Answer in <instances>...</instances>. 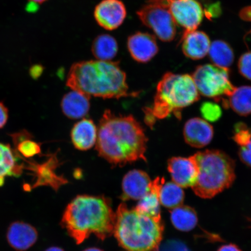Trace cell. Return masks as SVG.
<instances>
[{
	"mask_svg": "<svg viewBox=\"0 0 251 251\" xmlns=\"http://www.w3.org/2000/svg\"><path fill=\"white\" fill-rule=\"evenodd\" d=\"M158 251H190L183 243L177 241H169L159 247Z\"/></svg>",
	"mask_w": 251,
	"mask_h": 251,
	"instance_id": "4dcf8cb0",
	"label": "cell"
},
{
	"mask_svg": "<svg viewBox=\"0 0 251 251\" xmlns=\"http://www.w3.org/2000/svg\"><path fill=\"white\" fill-rule=\"evenodd\" d=\"M200 111L204 119L209 122L218 121L222 117L221 107L215 102H205L201 106Z\"/></svg>",
	"mask_w": 251,
	"mask_h": 251,
	"instance_id": "83f0119b",
	"label": "cell"
},
{
	"mask_svg": "<svg viewBox=\"0 0 251 251\" xmlns=\"http://www.w3.org/2000/svg\"><path fill=\"white\" fill-rule=\"evenodd\" d=\"M184 140L195 148H202L211 143L213 137V128L205 120L194 118L188 120L184 125Z\"/></svg>",
	"mask_w": 251,
	"mask_h": 251,
	"instance_id": "2e32d148",
	"label": "cell"
},
{
	"mask_svg": "<svg viewBox=\"0 0 251 251\" xmlns=\"http://www.w3.org/2000/svg\"><path fill=\"white\" fill-rule=\"evenodd\" d=\"M180 43L183 54L193 60H199L208 54L211 41L207 34L202 31H191L183 34Z\"/></svg>",
	"mask_w": 251,
	"mask_h": 251,
	"instance_id": "e0dca14e",
	"label": "cell"
},
{
	"mask_svg": "<svg viewBox=\"0 0 251 251\" xmlns=\"http://www.w3.org/2000/svg\"><path fill=\"white\" fill-rule=\"evenodd\" d=\"M164 225L161 218L141 214L121 203L116 212L114 234L120 246L128 251H158Z\"/></svg>",
	"mask_w": 251,
	"mask_h": 251,
	"instance_id": "277c9868",
	"label": "cell"
},
{
	"mask_svg": "<svg viewBox=\"0 0 251 251\" xmlns=\"http://www.w3.org/2000/svg\"><path fill=\"white\" fill-rule=\"evenodd\" d=\"M168 169L173 182L181 188L192 187L196 183L199 170L193 156L173 157L169 159Z\"/></svg>",
	"mask_w": 251,
	"mask_h": 251,
	"instance_id": "8fae6325",
	"label": "cell"
},
{
	"mask_svg": "<svg viewBox=\"0 0 251 251\" xmlns=\"http://www.w3.org/2000/svg\"><path fill=\"white\" fill-rule=\"evenodd\" d=\"M251 139V129L247 125L240 123L238 124L234 127V135L233 140L238 146L242 147Z\"/></svg>",
	"mask_w": 251,
	"mask_h": 251,
	"instance_id": "f1b7e54d",
	"label": "cell"
},
{
	"mask_svg": "<svg viewBox=\"0 0 251 251\" xmlns=\"http://www.w3.org/2000/svg\"><path fill=\"white\" fill-rule=\"evenodd\" d=\"M30 1L37 3V4H42V3L46 2L47 0H30Z\"/></svg>",
	"mask_w": 251,
	"mask_h": 251,
	"instance_id": "74e56055",
	"label": "cell"
},
{
	"mask_svg": "<svg viewBox=\"0 0 251 251\" xmlns=\"http://www.w3.org/2000/svg\"><path fill=\"white\" fill-rule=\"evenodd\" d=\"M21 159L29 164V166H26V169L35 174L37 180L34 187L49 186L54 190H58L62 185L68 183V180L66 178L59 176L55 173V169L59 164L55 155H51L48 160L42 164L27 161L23 158Z\"/></svg>",
	"mask_w": 251,
	"mask_h": 251,
	"instance_id": "4fadbf2b",
	"label": "cell"
},
{
	"mask_svg": "<svg viewBox=\"0 0 251 251\" xmlns=\"http://www.w3.org/2000/svg\"><path fill=\"white\" fill-rule=\"evenodd\" d=\"M240 16L243 20L251 21V7L243 8L240 12Z\"/></svg>",
	"mask_w": 251,
	"mask_h": 251,
	"instance_id": "836d02e7",
	"label": "cell"
},
{
	"mask_svg": "<svg viewBox=\"0 0 251 251\" xmlns=\"http://www.w3.org/2000/svg\"><path fill=\"white\" fill-rule=\"evenodd\" d=\"M67 86L90 97L119 99L138 94L128 92L126 75L118 62L91 60L75 63L69 71Z\"/></svg>",
	"mask_w": 251,
	"mask_h": 251,
	"instance_id": "3957f363",
	"label": "cell"
},
{
	"mask_svg": "<svg viewBox=\"0 0 251 251\" xmlns=\"http://www.w3.org/2000/svg\"><path fill=\"white\" fill-rule=\"evenodd\" d=\"M238 153L241 161L251 167V139L246 145L240 147Z\"/></svg>",
	"mask_w": 251,
	"mask_h": 251,
	"instance_id": "1f68e13d",
	"label": "cell"
},
{
	"mask_svg": "<svg viewBox=\"0 0 251 251\" xmlns=\"http://www.w3.org/2000/svg\"><path fill=\"white\" fill-rule=\"evenodd\" d=\"M91 97L73 90L66 94L62 99L61 107L67 117L72 119L83 118L90 109Z\"/></svg>",
	"mask_w": 251,
	"mask_h": 251,
	"instance_id": "d6986e66",
	"label": "cell"
},
{
	"mask_svg": "<svg viewBox=\"0 0 251 251\" xmlns=\"http://www.w3.org/2000/svg\"><path fill=\"white\" fill-rule=\"evenodd\" d=\"M117 40L108 34H102L96 37L92 46V51L97 60L111 61L118 52Z\"/></svg>",
	"mask_w": 251,
	"mask_h": 251,
	"instance_id": "7402d4cb",
	"label": "cell"
},
{
	"mask_svg": "<svg viewBox=\"0 0 251 251\" xmlns=\"http://www.w3.org/2000/svg\"><path fill=\"white\" fill-rule=\"evenodd\" d=\"M127 46L131 57L140 63L150 61L159 51L155 37L141 31L128 37Z\"/></svg>",
	"mask_w": 251,
	"mask_h": 251,
	"instance_id": "7c38bea8",
	"label": "cell"
},
{
	"mask_svg": "<svg viewBox=\"0 0 251 251\" xmlns=\"http://www.w3.org/2000/svg\"><path fill=\"white\" fill-rule=\"evenodd\" d=\"M152 181L145 172L129 171L122 180L121 199L124 201L140 200L150 193Z\"/></svg>",
	"mask_w": 251,
	"mask_h": 251,
	"instance_id": "5bb4252c",
	"label": "cell"
},
{
	"mask_svg": "<svg viewBox=\"0 0 251 251\" xmlns=\"http://www.w3.org/2000/svg\"><path fill=\"white\" fill-rule=\"evenodd\" d=\"M164 182V178L160 177H157L152 181L150 193L140 200L134 208L138 212L151 218H161L159 191Z\"/></svg>",
	"mask_w": 251,
	"mask_h": 251,
	"instance_id": "ffe728a7",
	"label": "cell"
},
{
	"mask_svg": "<svg viewBox=\"0 0 251 251\" xmlns=\"http://www.w3.org/2000/svg\"><path fill=\"white\" fill-rule=\"evenodd\" d=\"M147 141L142 126L132 115H116L109 110L103 113L96 149L110 164L123 166L138 160L146 161Z\"/></svg>",
	"mask_w": 251,
	"mask_h": 251,
	"instance_id": "6da1fadb",
	"label": "cell"
},
{
	"mask_svg": "<svg viewBox=\"0 0 251 251\" xmlns=\"http://www.w3.org/2000/svg\"><path fill=\"white\" fill-rule=\"evenodd\" d=\"M184 194L179 186L174 182H168L162 185L159 191L161 205L169 209H174L183 203Z\"/></svg>",
	"mask_w": 251,
	"mask_h": 251,
	"instance_id": "4316f807",
	"label": "cell"
},
{
	"mask_svg": "<svg viewBox=\"0 0 251 251\" xmlns=\"http://www.w3.org/2000/svg\"><path fill=\"white\" fill-rule=\"evenodd\" d=\"M228 97V100L223 101L226 107L230 106L237 114L244 117L251 114V86L235 88Z\"/></svg>",
	"mask_w": 251,
	"mask_h": 251,
	"instance_id": "603a6c76",
	"label": "cell"
},
{
	"mask_svg": "<svg viewBox=\"0 0 251 251\" xmlns=\"http://www.w3.org/2000/svg\"><path fill=\"white\" fill-rule=\"evenodd\" d=\"M199 99V93L191 75L167 72L157 86L153 107L149 109L155 119H164L171 114L180 119L182 109Z\"/></svg>",
	"mask_w": 251,
	"mask_h": 251,
	"instance_id": "8992f818",
	"label": "cell"
},
{
	"mask_svg": "<svg viewBox=\"0 0 251 251\" xmlns=\"http://www.w3.org/2000/svg\"><path fill=\"white\" fill-rule=\"evenodd\" d=\"M171 213L172 224L178 230L189 231L196 226L197 213L191 207L181 205L173 209Z\"/></svg>",
	"mask_w": 251,
	"mask_h": 251,
	"instance_id": "484cf974",
	"label": "cell"
},
{
	"mask_svg": "<svg viewBox=\"0 0 251 251\" xmlns=\"http://www.w3.org/2000/svg\"><path fill=\"white\" fill-rule=\"evenodd\" d=\"M83 251H103L101 249H97L96 247L89 248V249H87L84 250Z\"/></svg>",
	"mask_w": 251,
	"mask_h": 251,
	"instance_id": "8d00e7d4",
	"label": "cell"
},
{
	"mask_svg": "<svg viewBox=\"0 0 251 251\" xmlns=\"http://www.w3.org/2000/svg\"><path fill=\"white\" fill-rule=\"evenodd\" d=\"M209 57L213 65L218 67L228 69L234 60L233 49L224 40L213 42L209 50Z\"/></svg>",
	"mask_w": 251,
	"mask_h": 251,
	"instance_id": "cb8c5ba5",
	"label": "cell"
},
{
	"mask_svg": "<svg viewBox=\"0 0 251 251\" xmlns=\"http://www.w3.org/2000/svg\"><path fill=\"white\" fill-rule=\"evenodd\" d=\"M8 118V110L3 103L0 102V128L7 124Z\"/></svg>",
	"mask_w": 251,
	"mask_h": 251,
	"instance_id": "d6a6232c",
	"label": "cell"
},
{
	"mask_svg": "<svg viewBox=\"0 0 251 251\" xmlns=\"http://www.w3.org/2000/svg\"><path fill=\"white\" fill-rule=\"evenodd\" d=\"M168 8L176 24L184 29L183 34L195 31L201 24L203 11L197 0H152Z\"/></svg>",
	"mask_w": 251,
	"mask_h": 251,
	"instance_id": "9c48e42d",
	"label": "cell"
},
{
	"mask_svg": "<svg viewBox=\"0 0 251 251\" xmlns=\"http://www.w3.org/2000/svg\"><path fill=\"white\" fill-rule=\"evenodd\" d=\"M38 233L32 226L23 222H15L9 226L7 239L9 246L17 251H25L36 243Z\"/></svg>",
	"mask_w": 251,
	"mask_h": 251,
	"instance_id": "9a60e30c",
	"label": "cell"
},
{
	"mask_svg": "<svg viewBox=\"0 0 251 251\" xmlns=\"http://www.w3.org/2000/svg\"><path fill=\"white\" fill-rule=\"evenodd\" d=\"M16 155L18 158H31L41 153L40 144L31 140L32 136L26 130L12 135Z\"/></svg>",
	"mask_w": 251,
	"mask_h": 251,
	"instance_id": "d4e9b609",
	"label": "cell"
},
{
	"mask_svg": "<svg viewBox=\"0 0 251 251\" xmlns=\"http://www.w3.org/2000/svg\"><path fill=\"white\" fill-rule=\"evenodd\" d=\"M238 70L242 76L251 80V51L244 53L238 63Z\"/></svg>",
	"mask_w": 251,
	"mask_h": 251,
	"instance_id": "f546056e",
	"label": "cell"
},
{
	"mask_svg": "<svg viewBox=\"0 0 251 251\" xmlns=\"http://www.w3.org/2000/svg\"><path fill=\"white\" fill-rule=\"evenodd\" d=\"M218 251H241L239 248L234 244H227L222 246Z\"/></svg>",
	"mask_w": 251,
	"mask_h": 251,
	"instance_id": "e575fe53",
	"label": "cell"
},
{
	"mask_svg": "<svg viewBox=\"0 0 251 251\" xmlns=\"http://www.w3.org/2000/svg\"></svg>",
	"mask_w": 251,
	"mask_h": 251,
	"instance_id": "f35d334b",
	"label": "cell"
},
{
	"mask_svg": "<svg viewBox=\"0 0 251 251\" xmlns=\"http://www.w3.org/2000/svg\"><path fill=\"white\" fill-rule=\"evenodd\" d=\"M143 25L150 28L159 40L170 42L176 34V24L168 8L152 0H146V4L137 11Z\"/></svg>",
	"mask_w": 251,
	"mask_h": 251,
	"instance_id": "ba28073f",
	"label": "cell"
},
{
	"mask_svg": "<svg viewBox=\"0 0 251 251\" xmlns=\"http://www.w3.org/2000/svg\"><path fill=\"white\" fill-rule=\"evenodd\" d=\"M191 76L199 93L217 101L230 96L235 88L230 82L228 69L214 65L199 66Z\"/></svg>",
	"mask_w": 251,
	"mask_h": 251,
	"instance_id": "52a82bcc",
	"label": "cell"
},
{
	"mask_svg": "<svg viewBox=\"0 0 251 251\" xmlns=\"http://www.w3.org/2000/svg\"><path fill=\"white\" fill-rule=\"evenodd\" d=\"M97 128L90 119H83L75 124L71 131L72 143L77 150L86 151L96 144Z\"/></svg>",
	"mask_w": 251,
	"mask_h": 251,
	"instance_id": "ac0fdd59",
	"label": "cell"
},
{
	"mask_svg": "<svg viewBox=\"0 0 251 251\" xmlns=\"http://www.w3.org/2000/svg\"><path fill=\"white\" fill-rule=\"evenodd\" d=\"M193 158L199 175L192 187L197 196L211 199L230 187L235 180V162L219 150H205L198 152Z\"/></svg>",
	"mask_w": 251,
	"mask_h": 251,
	"instance_id": "5b68a950",
	"label": "cell"
},
{
	"mask_svg": "<svg viewBox=\"0 0 251 251\" xmlns=\"http://www.w3.org/2000/svg\"><path fill=\"white\" fill-rule=\"evenodd\" d=\"M18 159L10 145L0 143V187L5 177H19L23 174L24 164H19Z\"/></svg>",
	"mask_w": 251,
	"mask_h": 251,
	"instance_id": "44dd1931",
	"label": "cell"
},
{
	"mask_svg": "<svg viewBox=\"0 0 251 251\" xmlns=\"http://www.w3.org/2000/svg\"><path fill=\"white\" fill-rule=\"evenodd\" d=\"M45 251H64V250L57 247H52L49 248Z\"/></svg>",
	"mask_w": 251,
	"mask_h": 251,
	"instance_id": "d590c367",
	"label": "cell"
},
{
	"mask_svg": "<svg viewBox=\"0 0 251 251\" xmlns=\"http://www.w3.org/2000/svg\"><path fill=\"white\" fill-rule=\"evenodd\" d=\"M116 213L103 196L80 195L68 204L61 225L77 244L94 234L104 240L114 234Z\"/></svg>",
	"mask_w": 251,
	"mask_h": 251,
	"instance_id": "7a4b0ae2",
	"label": "cell"
},
{
	"mask_svg": "<svg viewBox=\"0 0 251 251\" xmlns=\"http://www.w3.org/2000/svg\"><path fill=\"white\" fill-rule=\"evenodd\" d=\"M126 16V8L121 0H102L94 11L97 23L103 29L110 31L120 27Z\"/></svg>",
	"mask_w": 251,
	"mask_h": 251,
	"instance_id": "30bf717a",
	"label": "cell"
}]
</instances>
